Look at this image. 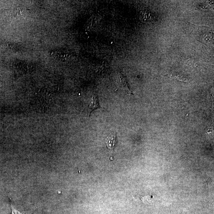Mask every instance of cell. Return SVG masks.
<instances>
[{
  "instance_id": "cell-2",
  "label": "cell",
  "mask_w": 214,
  "mask_h": 214,
  "mask_svg": "<svg viewBox=\"0 0 214 214\" xmlns=\"http://www.w3.org/2000/svg\"><path fill=\"white\" fill-rule=\"evenodd\" d=\"M92 99H93V100H92L91 102V104L89 106L90 110L89 116L90 114H91L92 112L94 110V109L100 108L101 107L99 104L98 97H93Z\"/></svg>"
},
{
  "instance_id": "cell-1",
  "label": "cell",
  "mask_w": 214,
  "mask_h": 214,
  "mask_svg": "<svg viewBox=\"0 0 214 214\" xmlns=\"http://www.w3.org/2000/svg\"><path fill=\"white\" fill-rule=\"evenodd\" d=\"M116 135L115 133L111 134L107 137L106 139L107 148L110 150L114 148L116 144Z\"/></svg>"
},
{
  "instance_id": "cell-3",
  "label": "cell",
  "mask_w": 214,
  "mask_h": 214,
  "mask_svg": "<svg viewBox=\"0 0 214 214\" xmlns=\"http://www.w3.org/2000/svg\"><path fill=\"white\" fill-rule=\"evenodd\" d=\"M11 207L12 208V212L11 214H28L25 213H22L21 212L18 211V210H16L14 207H13L12 204H11Z\"/></svg>"
}]
</instances>
